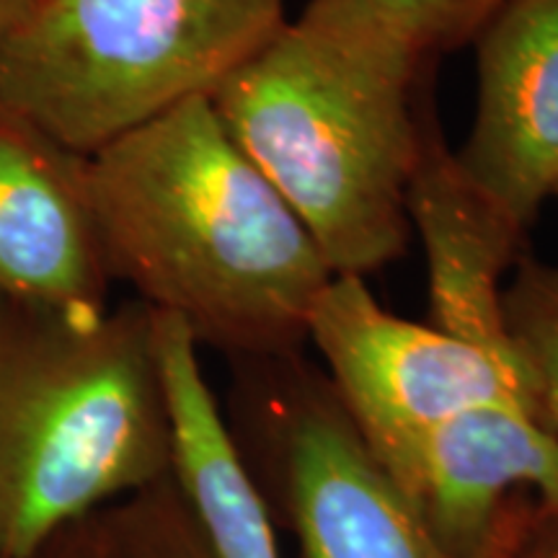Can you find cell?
Wrapping results in <instances>:
<instances>
[{
	"mask_svg": "<svg viewBox=\"0 0 558 558\" xmlns=\"http://www.w3.org/2000/svg\"><path fill=\"white\" fill-rule=\"evenodd\" d=\"M111 279L233 360L298 354L333 271L292 207L192 99L83 156Z\"/></svg>",
	"mask_w": 558,
	"mask_h": 558,
	"instance_id": "6da1fadb",
	"label": "cell"
},
{
	"mask_svg": "<svg viewBox=\"0 0 558 558\" xmlns=\"http://www.w3.org/2000/svg\"><path fill=\"white\" fill-rule=\"evenodd\" d=\"M422 58L369 0H308L209 96L337 277L409 248Z\"/></svg>",
	"mask_w": 558,
	"mask_h": 558,
	"instance_id": "7a4b0ae2",
	"label": "cell"
},
{
	"mask_svg": "<svg viewBox=\"0 0 558 558\" xmlns=\"http://www.w3.org/2000/svg\"><path fill=\"white\" fill-rule=\"evenodd\" d=\"M171 476L153 311L68 313L0 295V558Z\"/></svg>",
	"mask_w": 558,
	"mask_h": 558,
	"instance_id": "3957f363",
	"label": "cell"
},
{
	"mask_svg": "<svg viewBox=\"0 0 558 558\" xmlns=\"http://www.w3.org/2000/svg\"><path fill=\"white\" fill-rule=\"evenodd\" d=\"M284 21V0H45L0 41V101L90 156L209 99Z\"/></svg>",
	"mask_w": 558,
	"mask_h": 558,
	"instance_id": "277c9868",
	"label": "cell"
},
{
	"mask_svg": "<svg viewBox=\"0 0 558 558\" xmlns=\"http://www.w3.org/2000/svg\"><path fill=\"white\" fill-rule=\"evenodd\" d=\"M235 365V442L298 558H456L411 512L324 369L300 352Z\"/></svg>",
	"mask_w": 558,
	"mask_h": 558,
	"instance_id": "5b68a950",
	"label": "cell"
},
{
	"mask_svg": "<svg viewBox=\"0 0 558 558\" xmlns=\"http://www.w3.org/2000/svg\"><path fill=\"white\" fill-rule=\"evenodd\" d=\"M308 341L375 458L486 403H514L543 418L520 357L396 316L375 300L365 277H333L326 284L311 313Z\"/></svg>",
	"mask_w": 558,
	"mask_h": 558,
	"instance_id": "8992f818",
	"label": "cell"
},
{
	"mask_svg": "<svg viewBox=\"0 0 558 558\" xmlns=\"http://www.w3.org/2000/svg\"><path fill=\"white\" fill-rule=\"evenodd\" d=\"M411 512L456 558H520L558 512V439L514 403H486L378 458Z\"/></svg>",
	"mask_w": 558,
	"mask_h": 558,
	"instance_id": "52a82bcc",
	"label": "cell"
},
{
	"mask_svg": "<svg viewBox=\"0 0 558 558\" xmlns=\"http://www.w3.org/2000/svg\"><path fill=\"white\" fill-rule=\"evenodd\" d=\"M471 45L476 109L456 156L527 233L558 186V0H509Z\"/></svg>",
	"mask_w": 558,
	"mask_h": 558,
	"instance_id": "ba28073f",
	"label": "cell"
},
{
	"mask_svg": "<svg viewBox=\"0 0 558 558\" xmlns=\"http://www.w3.org/2000/svg\"><path fill=\"white\" fill-rule=\"evenodd\" d=\"M418 96V148L407 215L427 259L432 326L486 352L518 357L501 295L522 256L525 230L460 166L439 124L432 86Z\"/></svg>",
	"mask_w": 558,
	"mask_h": 558,
	"instance_id": "9c48e42d",
	"label": "cell"
},
{
	"mask_svg": "<svg viewBox=\"0 0 558 558\" xmlns=\"http://www.w3.org/2000/svg\"><path fill=\"white\" fill-rule=\"evenodd\" d=\"M109 282L83 156L0 101V295L94 313L107 311Z\"/></svg>",
	"mask_w": 558,
	"mask_h": 558,
	"instance_id": "30bf717a",
	"label": "cell"
},
{
	"mask_svg": "<svg viewBox=\"0 0 558 558\" xmlns=\"http://www.w3.org/2000/svg\"><path fill=\"white\" fill-rule=\"evenodd\" d=\"M153 339L171 422V476L215 556L282 558L267 499L202 373L199 344L160 311H153Z\"/></svg>",
	"mask_w": 558,
	"mask_h": 558,
	"instance_id": "8fae6325",
	"label": "cell"
},
{
	"mask_svg": "<svg viewBox=\"0 0 558 558\" xmlns=\"http://www.w3.org/2000/svg\"><path fill=\"white\" fill-rule=\"evenodd\" d=\"M509 341L525 365L543 418L558 439V267L520 256L509 271L505 295Z\"/></svg>",
	"mask_w": 558,
	"mask_h": 558,
	"instance_id": "7c38bea8",
	"label": "cell"
},
{
	"mask_svg": "<svg viewBox=\"0 0 558 558\" xmlns=\"http://www.w3.org/2000/svg\"><path fill=\"white\" fill-rule=\"evenodd\" d=\"M117 558H218L173 476L107 509Z\"/></svg>",
	"mask_w": 558,
	"mask_h": 558,
	"instance_id": "4fadbf2b",
	"label": "cell"
},
{
	"mask_svg": "<svg viewBox=\"0 0 558 558\" xmlns=\"http://www.w3.org/2000/svg\"><path fill=\"white\" fill-rule=\"evenodd\" d=\"M383 19L427 60L471 45L509 0H369Z\"/></svg>",
	"mask_w": 558,
	"mask_h": 558,
	"instance_id": "5bb4252c",
	"label": "cell"
},
{
	"mask_svg": "<svg viewBox=\"0 0 558 558\" xmlns=\"http://www.w3.org/2000/svg\"><path fill=\"white\" fill-rule=\"evenodd\" d=\"M37 558H117L107 509L99 514H90L78 525L62 530L58 538L41 548Z\"/></svg>",
	"mask_w": 558,
	"mask_h": 558,
	"instance_id": "9a60e30c",
	"label": "cell"
},
{
	"mask_svg": "<svg viewBox=\"0 0 558 558\" xmlns=\"http://www.w3.org/2000/svg\"><path fill=\"white\" fill-rule=\"evenodd\" d=\"M520 558H558V512L543 509Z\"/></svg>",
	"mask_w": 558,
	"mask_h": 558,
	"instance_id": "2e32d148",
	"label": "cell"
},
{
	"mask_svg": "<svg viewBox=\"0 0 558 558\" xmlns=\"http://www.w3.org/2000/svg\"><path fill=\"white\" fill-rule=\"evenodd\" d=\"M24 9H21L19 0H0V41H3L5 32L11 29L13 21H16Z\"/></svg>",
	"mask_w": 558,
	"mask_h": 558,
	"instance_id": "e0dca14e",
	"label": "cell"
},
{
	"mask_svg": "<svg viewBox=\"0 0 558 558\" xmlns=\"http://www.w3.org/2000/svg\"><path fill=\"white\" fill-rule=\"evenodd\" d=\"M21 3V9H34V5H39V3H45V0H19Z\"/></svg>",
	"mask_w": 558,
	"mask_h": 558,
	"instance_id": "ac0fdd59",
	"label": "cell"
},
{
	"mask_svg": "<svg viewBox=\"0 0 558 558\" xmlns=\"http://www.w3.org/2000/svg\"><path fill=\"white\" fill-rule=\"evenodd\" d=\"M554 197H556V199H558V186H556V192H554Z\"/></svg>",
	"mask_w": 558,
	"mask_h": 558,
	"instance_id": "d6986e66",
	"label": "cell"
}]
</instances>
